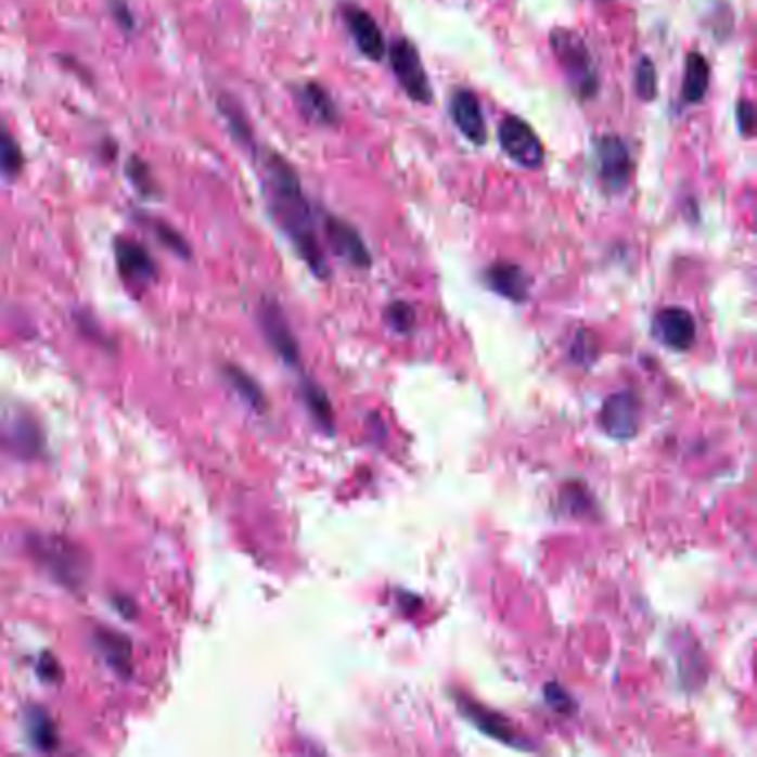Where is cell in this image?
Here are the masks:
<instances>
[{"mask_svg":"<svg viewBox=\"0 0 757 757\" xmlns=\"http://www.w3.org/2000/svg\"><path fill=\"white\" fill-rule=\"evenodd\" d=\"M265 192L273 220L285 231L300 258L320 278H326V258L316 233L313 207L309 205L296 169L278 154H267L265 163Z\"/></svg>","mask_w":757,"mask_h":757,"instance_id":"obj_1","label":"cell"},{"mask_svg":"<svg viewBox=\"0 0 757 757\" xmlns=\"http://www.w3.org/2000/svg\"><path fill=\"white\" fill-rule=\"evenodd\" d=\"M258 318H260V326L265 331V338L275 349V354L290 364H298V343L292 334L290 322H287L285 313H282V309L271 300L262 303Z\"/></svg>","mask_w":757,"mask_h":757,"instance_id":"obj_13","label":"cell"},{"mask_svg":"<svg viewBox=\"0 0 757 757\" xmlns=\"http://www.w3.org/2000/svg\"><path fill=\"white\" fill-rule=\"evenodd\" d=\"M305 400H307V407L311 409L313 418L324 424L326 429L334 427V413H331V405H329V398L324 396V392L313 385V383H307L305 385Z\"/></svg>","mask_w":757,"mask_h":757,"instance_id":"obj_26","label":"cell"},{"mask_svg":"<svg viewBox=\"0 0 757 757\" xmlns=\"http://www.w3.org/2000/svg\"><path fill=\"white\" fill-rule=\"evenodd\" d=\"M449 114L469 143L478 145V147L487 145L489 131H487L485 114H483V107H480V101H478L476 93L469 91V89H456L451 93V101H449Z\"/></svg>","mask_w":757,"mask_h":757,"instance_id":"obj_8","label":"cell"},{"mask_svg":"<svg viewBox=\"0 0 757 757\" xmlns=\"http://www.w3.org/2000/svg\"><path fill=\"white\" fill-rule=\"evenodd\" d=\"M25 722H27V731H29L31 742L40 750H54L59 746V731H56L52 718L47 716L42 708H29Z\"/></svg>","mask_w":757,"mask_h":757,"instance_id":"obj_19","label":"cell"},{"mask_svg":"<svg viewBox=\"0 0 757 757\" xmlns=\"http://www.w3.org/2000/svg\"><path fill=\"white\" fill-rule=\"evenodd\" d=\"M737 127L742 131V136H750L753 133V125H755V110H753V103L746 101V99H740L737 101Z\"/></svg>","mask_w":757,"mask_h":757,"instance_id":"obj_31","label":"cell"},{"mask_svg":"<svg viewBox=\"0 0 757 757\" xmlns=\"http://www.w3.org/2000/svg\"><path fill=\"white\" fill-rule=\"evenodd\" d=\"M27 549L56 582L69 589H78L85 582L89 569L87 555L74 542L61 536H31Z\"/></svg>","mask_w":757,"mask_h":757,"instance_id":"obj_3","label":"cell"},{"mask_svg":"<svg viewBox=\"0 0 757 757\" xmlns=\"http://www.w3.org/2000/svg\"><path fill=\"white\" fill-rule=\"evenodd\" d=\"M387 322L400 331V334H407V331L415 324V311L411 305L407 303H394L389 309H387Z\"/></svg>","mask_w":757,"mask_h":757,"instance_id":"obj_29","label":"cell"},{"mask_svg":"<svg viewBox=\"0 0 757 757\" xmlns=\"http://www.w3.org/2000/svg\"><path fill=\"white\" fill-rule=\"evenodd\" d=\"M602 429L615 440H629L638 434L640 405L631 392H620L606 398L600 411Z\"/></svg>","mask_w":757,"mask_h":757,"instance_id":"obj_7","label":"cell"},{"mask_svg":"<svg viewBox=\"0 0 757 757\" xmlns=\"http://www.w3.org/2000/svg\"><path fill=\"white\" fill-rule=\"evenodd\" d=\"M595 163L600 184L608 194H623L633 178V158L620 136L604 133L595 138Z\"/></svg>","mask_w":757,"mask_h":757,"instance_id":"obj_5","label":"cell"},{"mask_svg":"<svg viewBox=\"0 0 757 757\" xmlns=\"http://www.w3.org/2000/svg\"><path fill=\"white\" fill-rule=\"evenodd\" d=\"M112 14H114V18L118 21V25H120L123 29H131V27H133L131 12H129L127 3H123V0H116V3H112Z\"/></svg>","mask_w":757,"mask_h":757,"instance_id":"obj_32","label":"cell"},{"mask_svg":"<svg viewBox=\"0 0 757 757\" xmlns=\"http://www.w3.org/2000/svg\"><path fill=\"white\" fill-rule=\"evenodd\" d=\"M498 140L502 152L519 167L540 169L544 163V147L529 123L517 116H506L500 123Z\"/></svg>","mask_w":757,"mask_h":757,"instance_id":"obj_6","label":"cell"},{"mask_svg":"<svg viewBox=\"0 0 757 757\" xmlns=\"http://www.w3.org/2000/svg\"><path fill=\"white\" fill-rule=\"evenodd\" d=\"M5 447L16 453L18 458H34L40 451V432L29 418H16L12 420L10 427L3 434Z\"/></svg>","mask_w":757,"mask_h":757,"instance_id":"obj_18","label":"cell"},{"mask_svg":"<svg viewBox=\"0 0 757 757\" xmlns=\"http://www.w3.org/2000/svg\"><path fill=\"white\" fill-rule=\"evenodd\" d=\"M116 262L125 280L138 282V285H147L150 280L156 278V262L150 256V252L138 245L131 239H118L116 241Z\"/></svg>","mask_w":757,"mask_h":757,"instance_id":"obj_14","label":"cell"},{"mask_svg":"<svg viewBox=\"0 0 757 757\" xmlns=\"http://www.w3.org/2000/svg\"><path fill=\"white\" fill-rule=\"evenodd\" d=\"M322 227H324V235H326V243H329L331 252H334L338 258L351 262L358 269H367L371 265V256H369L367 245L362 243L360 233L349 222L329 214V216H324Z\"/></svg>","mask_w":757,"mask_h":757,"instance_id":"obj_9","label":"cell"},{"mask_svg":"<svg viewBox=\"0 0 757 757\" xmlns=\"http://www.w3.org/2000/svg\"><path fill=\"white\" fill-rule=\"evenodd\" d=\"M653 329H655V336L676 351L691 349L695 343V336H697V326H695L693 316L682 307L662 309L655 316Z\"/></svg>","mask_w":757,"mask_h":757,"instance_id":"obj_11","label":"cell"},{"mask_svg":"<svg viewBox=\"0 0 757 757\" xmlns=\"http://www.w3.org/2000/svg\"><path fill=\"white\" fill-rule=\"evenodd\" d=\"M218 107H220V114L224 116L233 138L239 140V143H243L245 147L254 150V131H252V125H249L243 107L235 103L233 99H229V97H220L218 99Z\"/></svg>","mask_w":757,"mask_h":757,"instance_id":"obj_20","label":"cell"},{"mask_svg":"<svg viewBox=\"0 0 757 757\" xmlns=\"http://www.w3.org/2000/svg\"><path fill=\"white\" fill-rule=\"evenodd\" d=\"M127 176L131 178V184L138 189L143 196H154L158 194V184L150 171V167L140 161V158H131V163L127 165Z\"/></svg>","mask_w":757,"mask_h":757,"instance_id":"obj_27","label":"cell"},{"mask_svg":"<svg viewBox=\"0 0 757 757\" xmlns=\"http://www.w3.org/2000/svg\"><path fill=\"white\" fill-rule=\"evenodd\" d=\"M708 80H711V65H708V61L700 52H691L684 61L682 101L687 105L702 103L708 91Z\"/></svg>","mask_w":757,"mask_h":757,"instance_id":"obj_17","label":"cell"},{"mask_svg":"<svg viewBox=\"0 0 757 757\" xmlns=\"http://www.w3.org/2000/svg\"><path fill=\"white\" fill-rule=\"evenodd\" d=\"M97 642L101 646V651L105 653V657L110 659V665L120 671V673H129V659H131V646L125 638H120L116 631H101L97 636Z\"/></svg>","mask_w":757,"mask_h":757,"instance_id":"obj_22","label":"cell"},{"mask_svg":"<svg viewBox=\"0 0 757 757\" xmlns=\"http://www.w3.org/2000/svg\"><path fill=\"white\" fill-rule=\"evenodd\" d=\"M143 222L154 231L156 239H158L167 249H171V252L178 254V256H189V243L182 239V233L176 231L169 222H165V220H150V218H145Z\"/></svg>","mask_w":757,"mask_h":757,"instance_id":"obj_25","label":"cell"},{"mask_svg":"<svg viewBox=\"0 0 757 757\" xmlns=\"http://www.w3.org/2000/svg\"><path fill=\"white\" fill-rule=\"evenodd\" d=\"M572 356L578 364L589 367L598 356V341L593 338V334H589V331H585V329L578 331L576 341L572 345Z\"/></svg>","mask_w":757,"mask_h":757,"instance_id":"obj_28","label":"cell"},{"mask_svg":"<svg viewBox=\"0 0 757 757\" xmlns=\"http://www.w3.org/2000/svg\"><path fill=\"white\" fill-rule=\"evenodd\" d=\"M294 99H296L300 114L309 123L322 125V127H336L341 123V112H338L336 101L331 99V93L324 87H320L318 82H305V85L296 87Z\"/></svg>","mask_w":757,"mask_h":757,"instance_id":"obj_12","label":"cell"},{"mask_svg":"<svg viewBox=\"0 0 757 757\" xmlns=\"http://www.w3.org/2000/svg\"><path fill=\"white\" fill-rule=\"evenodd\" d=\"M224 373H227L229 385L243 396V400L247 405H252L254 409H265V394H262V389L252 381V377L245 371H241L239 367H227Z\"/></svg>","mask_w":757,"mask_h":757,"instance_id":"obj_23","label":"cell"},{"mask_svg":"<svg viewBox=\"0 0 757 757\" xmlns=\"http://www.w3.org/2000/svg\"><path fill=\"white\" fill-rule=\"evenodd\" d=\"M544 697L549 702V706L557 714H574L576 711V702L574 697L566 693L560 684H549L544 689Z\"/></svg>","mask_w":757,"mask_h":757,"instance_id":"obj_30","label":"cell"},{"mask_svg":"<svg viewBox=\"0 0 757 757\" xmlns=\"http://www.w3.org/2000/svg\"><path fill=\"white\" fill-rule=\"evenodd\" d=\"M555 61L580 101L593 99L600 89V76L589 47L580 34L566 27H555L549 36Z\"/></svg>","mask_w":757,"mask_h":757,"instance_id":"obj_2","label":"cell"},{"mask_svg":"<svg viewBox=\"0 0 757 757\" xmlns=\"http://www.w3.org/2000/svg\"><path fill=\"white\" fill-rule=\"evenodd\" d=\"M343 16H345L347 29L351 31L360 54L367 56L369 61H375V63L383 61L387 54V42H385L381 27H377V23L373 21V16L354 3H347L343 8Z\"/></svg>","mask_w":757,"mask_h":757,"instance_id":"obj_10","label":"cell"},{"mask_svg":"<svg viewBox=\"0 0 757 757\" xmlns=\"http://www.w3.org/2000/svg\"><path fill=\"white\" fill-rule=\"evenodd\" d=\"M487 285L500 294L502 298H509L513 303H523L529 298V275L523 267L513 262H496L485 271Z\"/></svg>","mask_w":757,"mask_h":757,"instance_id":"obj_15","label":"cell"},{"mask_svg":"<svg viewBox=\"0 0 757 757\" xmlns=\"http://www.w3.org/2000/svg\"><path fill=\"white\" fill-rule=\"evenodd\" d=\"M633 87L640 101H655L657 97V72H655V63L649 56H642L636 65L633 72Z\"/></svg>","mask_w":757,"mask_h":757,"instance_id":"obj_24","label":"cell"},{"mask_svg":"<svg viewBox=\"0 0 757 757\" xmlns=\"http://www.w3.org/2000/svg\"><path fill=\"white\" fill-rule=\"evenodd\" d=\"M23 150L16 143L12 131L0 120V174L8 178H16L23 171Z\"/></svg>","mask_w":757,"mask_h":757,"instance_id":"obj_21","label":"cell"},{"mask_svg":"<svg viewBox=\"0 0 757 757\" xmlns=\"http://www.w3.org/2000/svg\"><path fill=\"white\" fill-rule=\"evenodd\" d=\"M387 52H389L392 69H394L398 82L402 85L407 97L413 103L429 105L434 99V91H432L429 76H427V72H424V65H422L420 52L415 50V44L409 38L400 36L389 44Z\"/></svg>","mask_w":757,"mask_h":757,"instance_id":"obj_4","label":"cell"},{"mask_svg":"<svg viewBox=\"0 0 757 757\" xmlns=\"http://www.w3.org/2000/svg\"><path fill=\"white\" fill-rule=\"evenodd\" d=\"M460 708H462V714L473 724H476L483 733H487V735H491V737H496V740H500V742H504L509 746H515V748H531L529 742H523V737H519L511 729V724L504 718H500L493 711H487V708H483L478 702H471V700L460 697Z\"/></svg>","mask_w":757,"mask_h":757,"instance_id":"obj_16","label":"cell"}]
</instances>
